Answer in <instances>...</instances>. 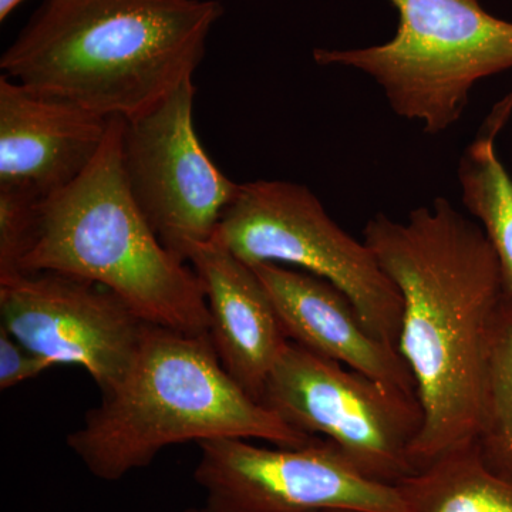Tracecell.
Instances as JSON below:
<instances>
[{
	"label": "cell",
	"instance_id": "6da1fadb",
	"mask_svg": "<svg viewBox=\"0 0 512 512\" xmlns=\"http://www.w3.org/2000/svg\"><path fill=\"white\" fill-rule=\"evenodd\" d=\"M363 237L403 299L399 352L423 416L412 451L420 470L477 440L495 328L510 291L484 229L446 198L406 221L376 215Z\"/></svg>",
	"mask_w": 512,
	"mask_h": 512
},
{
	"label": "cell",
	"instance_id": "7a4b0ae2",
	"mask_svg": "<svg viewBox=\"0 0 512 512\" xmlns=\"http://www.w3.org/2000/svg\"><path fill=\"white\" fill-rule=\"evenodd\" d=\"M222 15L218 0H45L0 69L104 119L133 120L192 79Z\"/></svg>",
	"mask_w": 512,
	"mask_h": 512
},
{
	"label": "cell",
	"instance_id": "3957f363",
	"mask_svg": "<svg viewBox=\"0 0 512 512\" xmlns=\"http://www.w3.org/2000/svg\"><path fill=\"white\" fill-rule=\"evenodd\" d=\"M212 439L302 447L319 437L252 399L222 366L210 333L151 323L123 382L86 414L67 446L94 477L114 483L150 466L165 447Z\"/></svg>",
	"mask_w": 512,
	"mask_h": 512
},
{
	"label": "cell",
	"instance_id": "277c9868",
	"mask_svg": "<svg viewBox=\"0 0 512 512\" xmlns=\"http://www.w3.org/2000/svg\"><path fill=\"white\" fill-rule=\"evenodd\" d=\"M124 119L111 117L96 160L39 205L20 274L57 272L104 286L153 325L210 333L200 279L165 248L128 190L121 161Z\"/></svg>",
	"mask_w": 512,
	"mask_h": 512
},
{
	"label": "cell",
	"instance_id": "5b68a950",
	"mask_svg": "<svg viewBox=\"0 0 512 512\" xmlns=\"http://www.w3.org/2000/svg\"><path fill=\"white\" fill-rule=\"evenodd\" d=\"M396 35L362 49L313 50L319 66L350 67L372 77L394 113L424 133L454 126L481 80L512 69V22L480 0H389Z\"/></svg>",
	"mask_w": 512,
	"mask_h": 512
},
{
	"label": "cell",
	"instance_id": "8992f818",
	"mask_svg": "<svg viewBox=\"0 0 512 512\" xmlns=\"http://www.w3.org/2000/svg\"><path fill=\"white\" fill-rule=\"evenodd\" d=\"M241 261L295 265L345 293L367 330L399 350L403 299L365 241L343 231L305 185L241 184L217 229Z\"/></svg>",
	"mask_w": 512,
	"mask_h": 512
},
{
	"label": "cell",
	"instance_id": "52a82bcc",
	"mask_svg": "<svg viewBox=\"0 0 512 512\" xmlns=\"http://www.w3.org/2000/svg\"><path fill=\"white\" fill-rule=\"evenodd\" d=\"M261 404L293 429L322 437L367 477L397 485L417 473L419 400L289 340Z\"/></svg>",
	"mask_w": 512,
	"mask_h": 512
},
{
	"label": "cell",
	"instance_id": "ba28073f",
	"mask_svg": "<svg viewBox=\"0 0 512 512\" xmlns=\"http://www.w3.org/2000/svg\"><path fill=\"white\" fill-rule=\"evenodd\" d=\"M195 483L208 512H409L399 487L363 474L335 444L201 441Z\"/></svg>",
	"mask_w": 512,
	"mask_h": 512
},
{
	"label": "cell",
	"instance_id": "9c48e42d",
	"mask_svg": "<svg viewBox=\"0 0 512 512\" xmlns=\"http://www.w3.org/2000/svg\"><path fill=\"white\" fill-rule=\"evenodd\" d=\"M195 92L192 79L185 80L147 113L124 120L121 134L128 190L165 248L183 261L188 248L217 234L241 187L202 147Z\"/></svg>",
	"mask_w": 512,
	"mask_h": 512
},
{
	"label": "cell",
	"instance_id": "30bf717a",
	"mask_svg": "<svg viewBox=\"0 0 512 512\" xmlns=\"http://www.w3.org/2000/svg\"><path fill=\"white\" fill-rule=\"evenodd\" d=\"M0 315L26 348L87 370L103 396L123 382L151 325L104 286L57 272L0 279Z\"/></svg>",
	"mask_w": 512,
	"mask_h": 512
},
{
	"label": "cell",
	"instance_id": "8fae6325",
	"mask_svg": "<svg viewBox=\"0 0 512 512\" xmlns=\"http://www.w3.org/2000/svg\"><path fill=\"white\" fill-rule=\"evenodd\" d=\"M110 119L0 77V187L62 191L100 153Z\"/></svg>",
	"mask_w": 512,
	"mask_h": 512
},
{
	"label": "cell",
	"instance_id": "7c38bea8",
	"mask_svg": "<svg viewBox=\"0 0 512 512\" xmlns=\"http://www.w3.org/2000/svg\"><path fill=\"white\" fill-rule=\"evenodd\" d=\"M252 269L291 342L417 399L412 372L399 350L367 330L345 293L319 276L284 265Z\"/></svg>",
	"mask_w": 512,
	"mask_h": 512
},
{
	"label": "cell",
	"instance_id": "4fadbf2b",
	"mask_svg": "<svg viewBox=\"0 0 512 512\" xmlns=\"http://www.w3.org/2000/svg\"><path fill=\"white\" fill-rule=\"evenodd\" d=\"M185 261L204 288L212 345L222 366L261 403L266 380L289 342L264 285L217 235L188 248Z\"/></svg>",
	"mask_w": 512,
	"mask_h": 512
},
{
	"label": "cell",
	"instance_id": "5bb4252c",
	"mask_svg": "<svg viewBox=\"0 0 512 512\" xmlns=\"http://www.w3.org/2000/svg\"><path fill=\"white\" fill-rule=\"evenodd\" d=\"M512 116V93L498 101L458 165L461 200L490 239L512 295V178L495 141Z\"/></svg>",
	"mask_w": 512,
	"mask_h": 512
},
{
	"label": "cell",
	"instance_id": "9a60e30c",
	"mask_svg": "<svg viewBox=\"0 0 512 512\" xmlns=\"http://www.w3.org/2000/svg\"><path fill=\"white\" fill-rule=\"evenodd\" d=\"M409 512H512V480L485 463L476 441L397 484Z\"/></svg>",
	"mask_w": 512,
	"mask_h": 512
},
{
	"label": "cell",
	"instance_id": "2e32d148",
	"mask_svg": "<svg viewBox=\"0 0 512 512\" xmlns=\"http://www.w3.org/2000/svg\"><path fill=\"white\" fill-rule=\"evenodd\" d=\"M485 463L512 480V295L495 328L483 417L476 440Z\"/></svg>",
	"mask_w": 512,
	"mask_h": 512
},
{
	"label": "cell",
	"instance_id": "e0dca14e",
	"mask_svg": "<svg viewBox=\"0 0 512 512\" xmlns=\"http://www.w3.org/2000/svg\"><path fill=\"white\" fill-rule=\"evenodd\" d=\"M43 200L26 188L0 187V279L20 274Z\"/></svg>",
	"mask_w": 512,
	"mask_h": 512
},
{
	"label": "cell",
	"instance_id": "ac0fdd59",
	"mask_svg": "<svg viewBox=\"0 0 512 512\" xmlns=\"http://www.w3.org/2000/svg\"><path fill=\"white\" fill-rule=\"evenodd\" d=\"M57 366L49 357L23 346L5 328H0V390L35 379Z\"/></svg>",
	"mask_w": 512,
	"mask_h": 512
},
{
	"label": "cell",
	"instance_id": "d6986e66",
	"mask_svg": "<svg viewBox=\"0 0 512 512\" xmlns=\"http://www.w3.org/2000/svg\"><path fill=\"white\" fill-rule=\"evenodd\" d=\"M25 0H0V20L9 18L10 13L19 8Z\"/></svg>",
	"mask_w": 512,
	"mask_h": 512
},
{
	"label": "cell",
	"instance_id": "ffe728a7",
	"mask_svg": "<svg viewBox=\"0 0 512 512\" xmlns=\"http://www.w3.org/2000/svg\"><path fill=\"white\" fill-rule=\"evenodd\" d=\"M184 512H208L204 507L202 508H188ZM330 512H355V511H330Z\"/></svg>",
	"mask_w": 512,
	"mask_h": 512
}]
</instances>
